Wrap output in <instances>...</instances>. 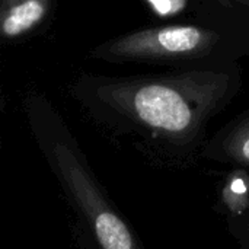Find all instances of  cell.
<instances>
[{
	"instance_id": "4",
	"label": "cell",
	"mask_w": 249,
	"mask_h": 249,
	"mask_svg": "<svg viewBox=\"0 0 249 249\" xmlns=\"http://www.w3.org/2000/svg\"><path fill=\"white\" fill-rule=\"evenodd\" d=\"M201 160L249 172V111L225 125L207 140Z\"/></svg>"
},
{
	"instance_id": "1",
	"label": "cell",
	"mask_w": 249,
	"mask_h": 249,
	"mask_svg": "<svg viewBox=\"0 0 249 249\" xmlns=\"http://www.w3.org/2000/svg\"><path fill=\"white\" fill-rule=\"evenodd\" d=\"M77 98L115 139L150 166L188 169L201 160L209 121L233 95L228 76L188 73L85 85Z\"/></svg>"
},
{
	"instance_id": "3",
	"label": "cell",
	"mask_w": 249,
	"mask_h": 249,
	"mask_svg": "<svg viewBox=\"0 0 249 249\" xmlns=\"http://www.w3.org/2000/svg\"><path fill=\"white\" fill-rule=\"evenodd\" d=\"M213 41V32L191 25H175L123 36L104 50L114 58H177L200 54Z\"/></svg>"
},
{
	"instance_id": "2",
	"label": "cell",
	"mask_w": 249,
	"mask_h": 249,
	"mask_svg": "<svg viewBox=\"0 0 249 249\" xmlns=\"http://www.w3.org/2000/svg\"><path fill=\"white\" fill-rule=\"evenodd\" d=\"M28 118L35 143L70 212L73 249H146L64 121L39 101L28 105Z\"/></svg>"
},
{
	"instance_id": "5",
	"label": "cell",
	"mask_w": 249,
	"mask_h": 249,
	"mask_svg": "<svg viewBox=\"0 0 249 249\" xmlns=\"http://www.w3.org/2000/svg\"><path fill=\"white\" fill-rule=\"evenodd\" d=\"M45 15V0H20L4 12L1 18V34L6 38L19 36L38 25Z\"/></svg>"
},
{
	"instance_id": "6",
	"label": "cell",
	"mask_w": 249,
	"mask_h": 249,
	"mask_svg": "<svg viewBox=\"0 0 249 249\" xmlns=\"http://www.w3.org/2000/svg\"><path fill=\"white\" fill-rule=\"evenodd\" d=\"M147 3L160 16H174L187 6V0H147Z\"/></svg>"
}]
</instances>
